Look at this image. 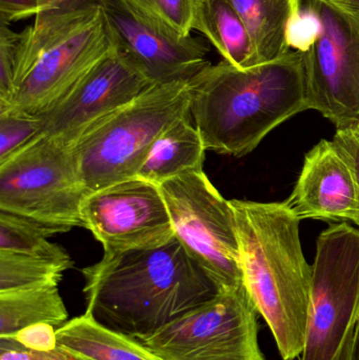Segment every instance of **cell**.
I'll list each match as a JSON object with an SVG mask.
<instances>
[{"instance_id": "12", "label": "cell", "mask_w": 359, "mask_h": 360, "mask_svg": "<svg viewBox=\"0 0 359 360\" xmlns=\"http://www.w3.org/2000/svg\"><path fill=\"white\" fill-rule=\"evenodd\" d=\"M118 49L152 84L193 79L211 65L200 38L181 35L135 10L124 0H99Z\"/></svg>"}, {"instance_id": "2", "label": "cell", "mask_w": 359, "mask_h": 360, "mask_svg": "<svg viewBox=\"0 0 359 360\" xmlns=\"http://www.w3.org/2000/svg\"><path fill=\"white\" fill-rule=\"evenodd\" d=\"M191 112L207 151L242 158L308 110L303 52L242 70L223 59L191 80Z\"/></svg>"}, {"instance_id": "28", "label": "cell", "mask_w": 359, "mask_h": 360, "mask_svg": "<svg viewBox=\"0 0 359 360\" xmlns=\"http://www.w3.org/2000/svg\"><path fill=\"white\" fill-rule=\"evenodd\" d=\"M0 360H79L57 348L52 352L29 350L12 338H0Z\"/></svg>"}, {"instance_id": "18", "label": "cell", "mask_w": 359, "mask_h": 360, "mask_svg": "<svg viewBox=\"0 0 359 360\" xmlns=\"http://www.w3.org/2000/svg\"><path fill=\"white\" fill-rule=\"evenodd\" d=\"M244 21L259 55V65L291 50L288 32L301 15V0H228Z\"/></svg>"}, {"instance_id": "3", "label": "cell", "mask_w": 359, "mask_h": 360, "mask_svg": "<svg viewBox=\"0 0 359 360\" xmlns=\"http://www.w3.org/2000/svg\"><path fill=\"white\" fill-rule=\"evenodd\" d=\"M231 205L244 287L282 359H299L305 347L312 281V266L299 237L301 219L284 202L233 199Z\"/></svg>"}, {"instance_id": "24", "label": "cell", "mask_w": 359, "mask_h": 360, "mask_svg": "<svg viewBox=\"0 0 359 360\" xmlns=\"http://www.w3.org/2000/svg\"><path fill=\"white\" fill-rule=\"evenodd\" d=\"M18 34L8 23L0 22V109L11 105L16 92L14 61Z\"/></svg>"}, {"instance_id": "27", "label": "cell", "mask_w": 359, "mask_h": 360, "mask_svg": "<svg viewBox=\"0 0 359 360\" xmlns=\"http://www.w3.org/2000/svg\"><path fill=\"white\" fill-rule=\"evenodd\" d=\"M56 0H0V22L22 20L58 6Z\"/></svg>"}, {"instance_id": "23", "label": "cell", "mask_w": 359, "mask_h": 360, "mask_svg": "<svg viewBox=\"0 0 359 360\" xmlns=\"http://www.w3.org/2000/svg\"><path fill=\"white\" fill-rule=\"evenodd\" d=\"M148 18L181 34L191 35L194 0H124Z\"/></svg>"}, {"instance_id": "17", "label": "cell", "mask_w": 359, "mask_h": 360, "mask_svg": "<svg viewBox=\"0 0 359 360\" xmlns=\"http://www.w3.org/2000/svg\"><path fill=\"white\" fill-rule=\"evenodd\" d=\"M192 29L206 36L234 67L247 70L259 65L248 29L228 0H194Z\"/></svg>"}, {"instance_id": "11", "label": "cell", "mask_w": 359, "mask_h": 360, "mask_svg": "<svg viewBox=\"0 0 359 360\" xmlns=\"http://www.w3.org/2000/svg\"><path fill=\"white\" fill-rule=\"evenodd\" d=\"M81 221L105 253L155 249L175 237L159 186L138 177L89 193Z\"/></svg>"}, {"instance_id": "25", "label": "cell", "mask_w": 359, "mask_h": 360, "mask_svg": "<svg viewBox=\"0 0 359 360\" xmlns=\"http://www.w3.org/2000/svg\"><path fill=\"white\" fill-rule=\"evenodd\" d=\"M320 33V21L316 15L303 6L301 15L291 23L288 42L291 49L307 52Z\"/></svg>"}, {"instance_id": "15", "label": "cell", "mask_w": 359, "mask_h": 360, "mask_svg": "<svg viewBox=\"0 0 359 360\" xmlns=\"http://www.w3.org/2000/svg\"><path fill=\"white\" fill-rule=\"evenodd\" d=\"M192 116L171 124L158 136L136 177L159 186L167 180L204 172L206 147Z\"/></svg>"}, {"instance_id": "22", "label": "cell", "mask_w": 359, "mask_h": 360, "mask_svg": "<svg viewBox=\"0 0 359 360\" xmlns=\"http://www.w3.org/2000/svg\"><path fill=\"white\" fill-rule=\"evenodd\" d=\"M42 136L39 116L14 108L0 109V164Z\"/></svg>"}, {"instance_id": "30", "label": "cell", "mask_w": 359, "mask_h": 360, "mask_svg": "<svg viewBox=\"0 0 359 360\" xmlns=\"http://www.w3.org/2000/svg\"><path fill=\"white\" fill-rule=\"evenodd\" d=\"M349 360H359V321L358 328H356L355 335H354L353 344H352Z\"/></svg>"}, {"instance_id": "6", "label": "cell", "mask_w": 359, "mask_h": 360, "mask_svg": "<svg viewBox=\"0 0 359 360\" xmlns=\"http://www.w3.org/2000/svg\"><path fill=\"white\" fill-rule=\"evenodd\" d=\"M359 321V231L346 222L320 235L299 360H349Z\"/></svg>"}, {"instance_id": "9", "label": "cell", "mask_w": 359, "mask_h": 360, "mask_svg": "<svg viewBox=\"0 0 359 360\" xmlns=\"http://www.w3.org/2000/svg\"><path fill=\"white\" fill-rule=\"evenodd\" d=\"M257 314L242 285L221 290L139 342L164 360H267Z\"/></svg>"}, {"instance_id": "26", "label": "cell", "mask_w": 359, "mask_h": 360, "mask_svg": "<svg viewBox=\"0 0 359 360\" xmlns=\"http://www.w3.org/2000/svg\"><path fill=\"white\" fill-rule=\"evenodd\" d=\"M56 331L50 323H35L23 328L11 338L29 350L52 352L58 348Z\"/></svg>"}, {"instance_id": "21", "label": "cell", "mask_w": 359, "mask_h": 360, "mask_svg": "<svg viewBox=\"0 0 359 360\" xmlns=\"http://www.w3.org/2000/svg\"><path fill=\"white\" fill-rule=\"evenodd\" d=\"M69 266L27 254L0 251V292L59 285Z\"/></svg>"}, {"instance_id": "19", "label": "cell", "mask_w": 359, "mask_h": 360, "mask_svg": "<svg viewBox=\"0 0 359 360\" xmlns=\"http://www.w3.org/2000/svg\"><path fill=\"white\" fill-rule=\"evenodd\" d=\"M69 313L57 285L0 292V338H11L23 328L46 323L59 329Z\"/></svg>"}, {"instance_id": "1", "label": "cell", "mask_w": 359, "mask_h": 360, "mask_svg": "<svg viewBox=\"0 0 359 360\" xmlns=\"http://www.w3.org/2000/svg\"><path fill=\"white\" fill-rule=\"evenodd\" d=\"M81 274L84 314L137 340L219 292L176 237L155 249L103 253Z\"/></svg>"}, {"instance_id": "16", "label": "cell", "mask_w": 359, "mask_h": 360, "mask_svg": "<svg viewBox=\"0 0 359 360\" xmlns=\"http://www.w3.org/2000/svg\"><path fill=\"white\" fill-rule=\"evenodd\" d=\"M58 348L79 360H164L143 342L107 329L86 314L57 329Z\"/></svg>"}, {"instance_id": "8", "label": "cell", "mask_w": 359, "mask_h": 360, "mask_svg": "<svg viewBox=\"0 0 359 360\" xmlns=\"http://www.w3.org/2000/svg\"><path fill=\"white\" fill-rule=\"evenodd\" d=\"M159 188L175 237L219 291L244 285L231 200L223 198L204 172L167 180Z\"/></svg>"}, {"instance_id": "7", "label": "cell", "mask_w": 359, "mask_h": 360, "mask_svg": "<svg viewBox=\"0 0 359 360\" xmlns=\"http://www.w3.org/2000/svg\"><path fill=\"white\" fill-rule=\"evenodd\" d=\"M88 194L73 148L52 137L0 164V211L70 231L82 226Z\"/></svg>"}, {"instance_id": "13", "label": "cell", "mask_w": 359, "mask_h": 360, "mask_svg": "<svg viewBox=\"0 0 359 360\" xmlns=\"http://www.w3.org/2000/svg\"><path fill=\"white\" fill-rule=\"evenodd\" d=\"M154 86L119 49L99 61L67 95L39 114L44 136L73 147L99 120Z\"/></svg>"}, {"instance_id": "31", "label": "cell", "mask_w": 359, "mask_h": 360, "mask_svg": "<svg viewBox=\"0 0 359 360\" xmlns=\"http://www.w3.org/2000/svg\"><path fill=\"white\" fill-rule=\"evenodd\" d=\"M337 1L344 4V6H348V8L359 11V0H337Z\"/></svg>"}, {"instance_id": "29", "label": "cell", "mask_w": 359, "mask_h": 360, "mask_svg": "<svg viewBox=\"0 0 359 360\" xmlns=\"http://www.w3.org/2000/svg\"><path fill=\"white\" fill-rule=\"evenodd\" d=\"M332 141L351 168L359 194V126L337 129Z\"/></svg>"}, {"instance_id": "10", "label": "cell", "mask_w": 359, "mask_h": 360, "mask_svg": "<svg viewBox=\"0 0 359 360\" xmlns=\"http://www.w3.org/2000/svg\"><path fill=\"white\" fill-rule=\"evenodd\" d=\"M320 33L305 56L308 110L337 129L359 126V11L337 0H306Z\"/></svg>"}, {"instance_id": "5", "label": "cell", "mask_w": 359, "mask_h": 360, "mask_svg": "<svg viewBox=\"0 0 359 360\" xmlns=\"http://www.w3.org/2000/svg\"><path fill=\"white\" fill-rule=\"evenodd\" d=\"M191 80L154 84L82 134L72 148L88 193L136 177L158 136L191 115Z\"/></svg>"}, {"instance_id": "4", "label": "cell", "mask_w": 359, "mask_h": 360, "mask_svg": "<svg viewBox=\"0 0 359 360\" xmlns=\"http://www.w3.org/2000/svg\"><path fill=\"white\" fill-rule=\"evenodd\" d=\"M99 0H65L18 34L14 98L8 107L39 115L117 50Z\"/></svg>"}, {"instance_id": "14", "label": "cell", "mask_w": 359, "mask_h": 360, "mask_svg": "<svg viewBox=\"0 0 359 360\" xmlns=\"http://www.w3.org/2000/svg\"><path fill=\"white\" fill-rule=\"evenodd\" d=\"M285 205L299 219H350L359 226V194L353 172L333 141H322L306 155Z\"/></svg>"}, {"instance_id": "20", "label": "cell", "mask_w": 359, "mask_h": 360, "mask_svg": "<svg viewBox=\"0 0 359 360\" xmlns=\"http://www.w3.org/2000/svg\"><path fill=\"white\" fill-rule=\"evenodd\" d=\"M69 231L48 226L15 214L0 211V251L38 256L73 268V260L60 245L48 240L53 235Z\"/></svg>"}]
</instances>
